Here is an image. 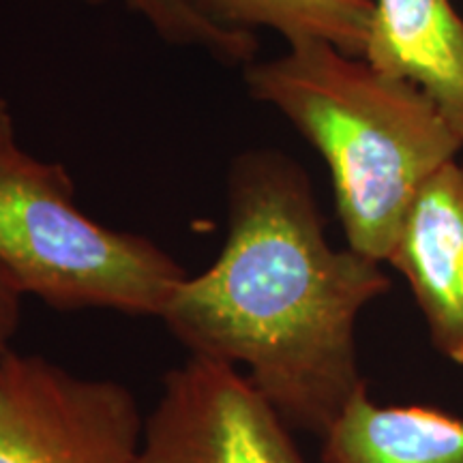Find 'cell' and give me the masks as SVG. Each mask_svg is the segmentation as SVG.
<instances>
[{"instance_id":"cell-1","label":"cell","mask_w":463,"mask_h":463,"mask_svg":"<svg viewBox=\"0 0 463 463\" xmlns=\"http://www.w3.org/2000/svg\"><path fill=\"white\" fill-rule=\"evenodd\" d=\"M389 289L380 262L328 242L303 167L256 148L232 161L222 253L159 320L189 356L241 369L292 430L322 438L367 389L356 322Z\"/></svg>"},{"instance_id":"cell-2","label":"cell","mask_w":463,"mask_h":463,"mask_svg":"<svg viewBox=\"0 0 463 463\" xmlns=\"http://www.w3.org/2000/svg\"><path fill=\"white\" fill-rule=\"evenodd\" d=\"M245 84L326 161L347 247L386 262L422 183L463 148L442 108L419 84L322 42L249 62Z\"/></svg>"},{"instance_id":"cell-3","label":"cell","mask_w":463,"mask_h":463,"mask_svg":"<svg viewBox=\"0 0 463 463\" xmlns=\"http://www.w3.org/2000/svg\"><path fill=\"white\" fill-rule=\"evenodd\" d=\"M0 266L56 311L161 317L187 270L142 234L108 228L75 204L67 167L0 150Z\"/></svg>"},{"instance_id":"cell-4","label":"cell","mask_w":463,"mask_h":463,"mask_svg":"<svg viewBox=\"0 0 463 463\" xmlns=\"http://www.w3.org/2000/svg\"><path fill=\"white\" fill-rule=\"evenodd\" d=\"M142 431L120 382L17 352L0 369V463H136Z\"/></svg>"},{"instance_id":"cell-5","label":"cell","mask_w":463,"mask_h":463,"mask_svg":"<svg viewBox=\"0 0 463 463\" xmlns=\"http://www.w3.org/2000/svg\"><path fill=\"white\" fill-rule=\"evenodd\" d=\"M136 463H305L292 427L241 369L189 356L161 380Z\"/></svg>"},{"instance_id":"cell-6","label":"cell","mask_w":463,"mask_h":463,"mask_svg":"<svg viewBox=\"0 0 463 463\" xmlns=\"http://www.w3.org/2000/svg\"><path fill=\"white\" fill-rule=\"evenodd\" d=\"M386 262L412 289L431 345L463 364V165L455 159L422 183Z\"/></svg>"},{"instance_id":"cell-7","label":"cell","mask_w":463,"mask_h":463,"mask_svg":"<svg viewBox=\"0 0 463 463\" xmlns=\"http://www.w3.org/2000/svg\"><path fill=\"white\" fill-rule=\"evenodd\" d=\"M364 58L419 84L463 137V17L450 0H375Z\"/></svg>"},{"instance_id":"cell-8","label":"cell","mask_w":463,"mask_h":463,"mask_svg":"<svg viewBox=\"0 0 463 463\" xmlns=\"http://www.w3.org/2000/svg\"><path fill=\"white\" fill-rule=\"evenodd\" d=\"M322 439V463H463V419L430 405H380L367 389Z\"/></svg>"},{"instance_id":"cell-9","label":"cell","mask_w":463,"mask_h":463,"mask_svg":"<svg viewBox=\"0 0 463 463\" xmlns=\"http://www.w3.org/2000/svg\"><path fill=\"white\" fill-rule=\"evenodd\" d=\"M213 24L230 31L273 28L289 45L322 42L364 58L375 0H187Z\"/></svg>"},{"instance_id":"cell-10","label":"cell","mask_w":463,"mask_h":463,"mask_svg":"<svg viewBox=\"0 0 463 463\" xmlns=\"http://www.w3.org/2000/svg\"><path fill=\"white\" fill-rule=\"evenodd\" d=\"M103 3V0H90ZM167 43L206 52L225 65L247 67L258 54V37L247 31H230L200 15L187 0H123Z\"/></svg>"},{"instance_id":"cell-11","label":"cell","mask_w":463,"mask_h":463,"mask_svg":"<svg viewBox=\"0 0 463 463\" xmlns=\"http://www.w3.org/2000/svg\"><path fill=\"white\" fill-rule=\"evenodd\" d=\"M24 289L0 266V369L11 354V339L15 337L22 317Z\"/></svg>"},{"instance_id":"cell-12","label":"cell","mask_w":463,"mask_h":463,"mask_svg":"<svg viewBox=\"0 0 463 463\" xmlns=\"http://www.w3.org/2000/svg\"><path fill=\"white\" fill-rule=\"evenodd\" d=\"M15 120L9 101L0 95V150L15 146Z\"/></svg>"}]
</instances>
